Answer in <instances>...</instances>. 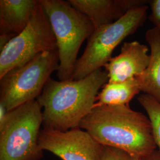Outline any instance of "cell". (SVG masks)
Wrapping results in <instances>:
<instances>
[{"mask_svg": "<svg viewBox=\"0 0 160 160\" xmlns=\"http://www.w3.org/2000/svg\"><path fill=\"white\" fill-rule=\"evenodd\" d=\"M80 128L100 145L142 159L157 148L148 116L133 110L129 105L94 107Z\"/></svg>", "mask_w": 160, "mask_h": 160, "instance_id": "cell-1", "label": "cell"}, {"mask_svg": "<svg viewBox=\"0 0 160 160\" xmlns=\"http://www.w3.org/2000/svg\"><path fill=\"white\" fill-rule=\"evenodd\" d=\"M108 80L106 71L102 68L80 80L51 78L37 99L42 108L43 128L67 131L80 128L93 109L100 89Z\"/></svg>", "mask_w": 160, "mask_h": 160, "instance_id": "cell-2", "label": "cell"}, {"mask_svg": "<svg viewBox=\"0 0 160 160\" xmlns=\"http://www.w3.org/2000/svg\"><path fill=\"white\" fill-rule=\"evenodd\" d=\"M57 40L59 55L58 78L71 80L82 43L92 36L94 27L91 20L68 1L40 0Z\"/></svg>", "mask_w": 160, "mask_h": 160, "instance_id": "cell-3", "label": "cell"}, {"mask_svg": "<svg viewBox=\"0 0 160 160\" xmlns=\"http://www.w3.org/2000/svg\"><path fill=\"white\" fill-rule=\"evenodd\" d=\"M42 125V108L38 100L8 111L0 125V160H40Z\"/></svg>", "mask_w": 160, "mask_h": 160, "instance_id": "cell-4", "label": "cell"}, {"mask_svg": "<svg viewBox=\"0 0 160 160\" xmlns=\"http://www.w3.org/2000/svg\"><path fill=\"white\" fill-rule=\"evenodd\" d=\"M147 6L133 8L114 23L94 30L85 51L78 59L71 80H80L104 67L112 59L115 48L145 22Z\"/></svg>", "mask_w": 160, "mask_h": 160, "instance_id": "cell-5", "label": "cell"}, {"mask_svg": "<svg viewBox=\"0 0 160 160\" xmlns=\"http://www.w3.org/2000/svg\"><path fill=\"white\" fill-rule=\"evenodd\" d=\"M57 49L42 52L23 65L13 69L1 80L0 103L10 111L37 100L52 72L58 71Z\"/></svg>", "mask_w": 160, "mask_h": 160, "instance_id": "cell-6", "label": "cell"}, {"mask_svg": "<svg viewBox=\"0 0 160 160\" xmlns=\"http://www.w3.org/2000/svg\"><path fill=\"white\" fill-rule=\"evenodd\" d=\"M56 49L57 40L39 1L26 28L14 37L0 52V79L41 53Z\"/></svg>", "mask_w": 160, "mask_h": 160, "instance_id": "cell-7", "label": "cell"}, {"mask_svg": "<svg viewBox=\"0 0 160 160\" xmlns=\"http://www.w3.org/2000/svg\"><path fill=\"white\" fill-rule=\"evenodd\" d=\"M39 143L43 151L62 160H102V145L80 128L67 131L43 128Z\"/></svg>", "mask_w": 160, "mask_h": 160, "instance_id": "cell-8", "label": "cell"}, {"mask_svg": "<svg viewBox=\"0 0 160 160\" xmlns=\"http://www.w3.org/2000/svg\"><path fill=\"white\" fill-rule=\"evenodd\" d=\"M148 46L138 41L125 42L120 53L112 58L104 67L109 82H120L143 74L150 61Z\"/></svg>", "mask_w": 160, "mask_h": 160, "instance_id": "cell-9", "label": "cell"}, {"mask_svg": "<svg viewBox=\"0 0 160 160\" xmlns=\"http://www.w3.org/2000/svg\"><path fill=\"white\" fill-rule=\"evenodd\" d=\"M77 10L86 15L94 29H98L118 20L133 8L143 6L137 0H69Z\"/></svg>", "mask_w": 160, "mask_h": 160, "instance_id": "cell-10", "label": "cell"}, {"mask_svg": "<svg viewBox=\"0 0 160 160\" xmlns=\"http://www.w3.org/2000/svg\"><path fill=\"white\" fill-rule=\"evenodd\" d=\"M39 4L37 0H1L0 33L14 36L28 26Z\"/></svg>", "mask_w": 160, "mask_h": 160, "instance_id": "cell-11", "label": "cell"}, {"mask_svg": "<svg viewBox=\"0 0 160 160\" xmlns=\"http://www.w3.org/2000/svg\"><path fill=\"white\" fill-rule=\"evenodd\" d=\"M145 39L150 48V61L143 74L137 78L141 92L160 103V29H148Z\"/></svg>", "mask_w": 160, "mask_h": 160, "instance_id": "cell-12", "label": "cell"}, {"mask_svg": "<svg viewBox=\"0 0 160 160\" xmlns=\"http://www.w3.org/2000/svg\"><path fill=\"white\" fill-rule=\"evenodd\" d=\"M141 92L137 78L120 82L105 84L98 92L94 107L112 105H129L132 99Z\"/></svg>", "mask_w": 160, "mask_h": 160, "instance_id": "cell-13", "label": "cell"}, {"mask_svg": "<svg viewBox=\"0 0 160 160\" xmlns=\"http://www.w3.org/2000/svg\"><path fill=\"white\" fill-rule=\"evenodd\" d=\"M138 100L147 113L151 123L155 143L160 151V103L145 94L139 96Z\"/></svg>", "mask_w": 160, "mask_h": 160, "instance_id": "cell-14", "label": "cell"}, {"mask_svg": "<svg viewBox=\"0 0 160 160\" xmlns=\"http://www.w3.org/2000/svg\"><path fill=\"white\" fill-rule=\"evenodd\" d=\"M102 160H142L120 149L102 145Z\"/></svg>", "mask_w": 160, "mask_h": 160, "instance_id": "cell-15", "label": "cell"}, {"mask_svg": "<svg viewBox=\"0 0 160 160\" xmlns=\"http://www.w3.org/2000/svg\"><path fill=\"white\" fill-rule=\"evenodd\" d=\"M151 14L149 20L154 27L160 29V0H152L149 2Z\"/></svg>", "mask_w": 160, "mask_h": 160, "instance_id": "cell-16", "label": "cell"}, {"mask_svg": "<svg viewBox=\"0 0 160 160\" xmlns=\"http://www.w3.org/2000/svg\"><path fill=\"white\" fill-rule=\"evenodd\" d=\"M15 37L12 34H1L0 35V52L2 51L12 39Z\"/></svg>", "mask_w": 160, "mask_h": 160, "instance_id": "cell-17", "label": "cell"}, {"mask_svg": "<svg viewBox=\"0 0 160 160\" xmlns=\"http://www.w3.org/2000/svg\"><path fill=\"white\" fill-rule=\"evenodd\" d=\"M142 160H160V151L156 149L151 154L143 158Z\"/></svg>", "mask_w": 160, "mask_h": 160, "instance_id": "cell-18", "label": "cell"}, {"mask_svg": "<svg viewBox=\"0 0 160 160\" xmlns=\"http://www.w3.org/2000/svg\"><path fill=\"white\" fill-rule=\"evenodd\" d=\"M8 111L6 107L1 103H0V125H1L6 119Z\"/></svg>", "mask_w": 160, "mask_h": 160, "instance_id": "cell-19", "label": "cell"}]
</instances>
